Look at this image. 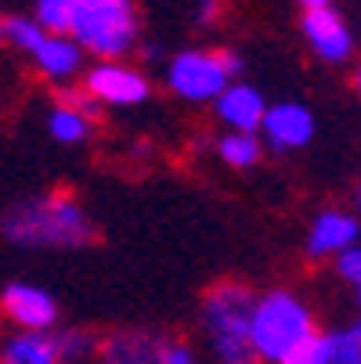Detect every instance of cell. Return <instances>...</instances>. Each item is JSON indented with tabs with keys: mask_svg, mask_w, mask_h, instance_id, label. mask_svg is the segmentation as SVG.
I'll return each instance as SVG.
<instances>
[{
	"mask_svg": "<svg viewBox=\"0 0 361 364\" xmlns=\"http://www.w3.org/2000/svg\"><path fill=\"white\" fill-rule=\"evenodd\" d=\"M217 151H221V159L235 170H246L253 163H261V141H256V134H235L228 130L221 141H217Z\"/></svg>",
	"mask_w": 361,
	"mask_h": 364,
	"instance_id": "15",
	"label": "cell"
},
{
	"mask_svg": "<svg viewBox=\"0 0 361 364\" xmlns=\"http://www.w3.org/2000/svg\"><path fill=\"white\" fill-rule=\"evenodd\" d=\"M69 4H73V0H36V15H33V22H36L43 33H51V36H66Z\"/></svg>",
	"mask_w": 361,
	"mask_h": 364,
	"instance_id": "19",
	"label": "cell"
},
{
	"mask_svg": "<svg viewBox=\"0 0 361 364\" xmlns=\"http://www.w3.org/2000/svg\"><path fill=\"white\" fill-rule=\"evenodd\" d=\"M163 343L156 332H116L98 346V364H159Z\"/></svg>",
	"mask_w": 361,
	"mask_h": 364,
	"instance_id": "11",
	"label": "cell"
},
{
	"mask_svg": "<svg viewBox=\"0 0 361 364\" xmlns=\"http://www.w3.org/2000/svg\"><path fill=\"white\" fill-rule=\"evenodd\" d=\"M47 130H51V137L62 141V144H76V141H83L90 134V119H83L80 112L58 105L55 112L47 116Z\"/></svg>",
	"mask_w": 361,
	"mask_h": 364,
	"instance_id": "16",
	"label": "cell"
},
{
	"mask_svg": "<svg viewBox=\"0 0 361 364\" xmlns=\"http://www.w3.org/2000/svg\"><path fill=\"white\" fill-rule=\"evenodd\" d=\"M300 4H303V11H322V8L333 4V0H300Z\"/></svg>",
	"mask_w": 361,
	"mask_h": 364,
	"instance_id": "26",
	"label": "cell"
},
{
	"mask_svg": "<svg viewBox=\"0 0 361 364\" xmlns=\"http://www.w3.org/2000/svg\"><path fill=\"white\" fill-rule=\"evenodd\" d=\"M307 43H311V50L329 62V65H340L350 58L354 50V36L347 29V22L333 11V8H322V11H303V22H300Z\"/></svg>",
	"mask_w": 361,
	"mask_h": 364,
	"instance_id": "8",
	"label": "cell"
},
{
	"mask_svg": "<svg viewBox=\"0 0 361 364\" xmlns=\"http://www.w3.org/2000/svg\"><path fill=\"white\" fill-rule=\"evenodd\" d=\"M217 18V0H199V22L210 26Z\"/></svg>",
	"mask_w": 361,
	"mask_h": 364,
	"instance_id": "25",
	"label": "cell"
},
{
	"mask_svg": "<svg viewBox=\"0 0 361 364\" xmlns=\"http://www.w3.org/2000/svg\"><path fill=\"white\" fill-rule=\"evenodd\" d=\"M242 58L231 50H181L167 65V87L184 101H217Z\"/></svg>",
	"mask_w": 361,
	"mask_h": 364,
	"instance_id": "5",
	"label": "cell"
},
{
	"mask_svg": "<svg viewBox=\"0 0 361 364\" xmlns=\"http://www.w3.org/2000/svg\"><path fill=\"white\" fill-rule=\"evenodd\" d=\"M224 364H253L249 357H242V360H224Z\"/></svg>",
	"mask_w": 361,
	"mask_h": 364,
	"instance_id": "28",
	"label": "cell"
},
{
	"mask_svg": "<svg viewBox=\"0 0 361 364\" xmlns=\"http://www.w3.org/2000/svg\"><path fill=\"white\" fill-rule=\"evenodd\" d=\"M83 90L98 101V105H116V109H127V105H141L148 97V80L130 69V65H120V62H101L87 73V83Z\"/></svg>",
	"mask_w": 361,
	"mask_h": 364,
	"instance_id": "6",
	"label": "cell"
},
{
	"mask_svg": "<svg viewBox=\"0 0 361 364\" xmlns=\"http://www.w3.org/2000/svg\"><path fill=\"white\" fill-rule=\"evenodd\" d=\"M51 339H55V353H58V360H62V364L83 360V357H90V353L98 350V343H94L87 332H80V328H66V332L51 336Z\"/></svg>",
	"mask_w": 361,
	"mask_h": 364,
	"instance_id": "18",
	"label": "cell"
},
{
	"mask_svg": "<svg viewBox=\"0 0 361 364\" xmlns=\"http://www.w3.org/2000/svg\"><path fill=\"white\" fill-rule=\"evenodd\" d=\"M357 205H361V188H357Z\"/></svg>",
	"mask_w": 361,
	"mask_h": 364,
	"instance_id": "30",
	"label": "cell"
},
{
	"mask_svg": "<svg viewBox=\"0 0 361 364\" xmlns=\"http://www.w3.org/2000/svg\"><path fill=\"white\" fill-rule=\"evenodd\" d=\"M311 336H315V318L293 292L275 289L256 299L253 321H249V350L261 360L278 364L286 353H293Z\"/></svg>",
	"mask_w": 361,
	"mask_h": 364,
	"instance_id": "3",
	"label": "cell"
},
{
	"mask_svg": "<svg viewBox=\"0 0 361 364\" xmlns=\"http://www.w3.org/2000/svg\"><path fill=\"white\" fill-rule=\"evenodd\" d=\"M264 137L275 151H293V148H303L307 141L315 137V116L311 109L296 105V101H282V105L268 109L264 112Z\"/></svg>",
	"mask_w": 361,
	"mask_h": 364,
	"instance_id": "9",
	"label": "cell"
},
{
	"mask_svg": "<svg viewBox=\"0 0 361 364\" xmlns=\"http://www.w3.org/2000/svg\"><path fill=\"white\" fill-rule=\"evenodd\" d=\"M354 328H357V332H361V321H357V325H354Z\"/></svg>",
	"mask_w": 361,
	"mask_h": 364,
	"instance_id": "31",
	"label": "cell"
},
{
	"mask_svg": "<svg viewBox=\"0 0 361 364\" xmlns=\"http://www.w3.org/2000/svg\"><path fill=\"white\" fill-rule=\"evenodd\" d=\"M0 364H62L47 332H19L0 343Z\"/></svg>",
	"mask_w": 361,
	"mask_h": 364,
	"instance_id": "14",
	"label": "cell"
},
{
	"mask_svg": "<svg viewBox=\"0 0 361 364\" xmlns=\"http://www.w3.org/2000/svg\"><path fill=\"white\" fill-rule=\"evenodd\" d=\"M325 364H361V332H329L325 336Z\"/></svg>",
	"mask_w": 361,
	"mask_h": 364,
	"instance_id": "17",
	"label": "cell"
},
{
	"mask_svg": "<svg viewBox=\"0 0 361 364\" xmlns=\"http://www.w3.org/2000/svg\"><path fill=\"white\" fill-rule=\"evenodd\" d=\"M350 80H354V90H357V94H361V65H357V69H354V76H350Z\"/></svg>",
	"mask_w": 361,
	"mask_h": 364,
	"instance_id": "27",
	"label": "cell"
},
{
	"mask_svg": "<svg viewBox=\"0 0 361 364\" xmlns=\"http://www.w3.org/2000/svg\"><path fill=\"white\" fill-rule=\"evenodd\" d=\"M278 364H325V336H311V339H303L293 353H286Z\"/></svg>",
	"mask_w": 361,
	"mask_h": 364,
	"instance_id": "21",
	"label": "cell"
},
{
	"mask_svg": "<svg viewBox=\"0 0 361 364\" xmlns=\"http://www.w3.org/2000/svg\"><path fill=\"white\" fill-rule=\"evenodd\" d=\"M264 112H268L264 94L249 83H228L224 94L217 97V116L235 134H256L264 123Z\"/></svg>",
	"mask_w": 361,
	"mask_h": 364,
	"instance_id": "10",
	"label": "cell"
},
{
	"mask_svg": "<svg viewBox=\"0 0 361 364\" xmlns=\"http://www.w3.org/2000/svg\"><path fill=\"white\" fill-rule=\"evenodd\" d=\"M357 296H361V282H357Z\"/></svg>",
	"mask_w": 361,
	"mask_h": 364,
	"instance_id": "32",
	"label": "cell"
},
{
	"mask_svg": "<svg viewBox=\"0 0 361 364\" xmlns=\"http://www.w3.org/2000/svg\"><path fill=\"white\" fill-rule=\"evenodd\" d=\"M256 296L242 282H221L202 296V325L224 360L249 357V321Z\"/></svg>",
	"mask_w": 361,
	"mask_h": 364,
	"instance_id": "4",
	"label": "cell"
},
{
	"mask_svg": "<svg viewBox=\"0 0 361 364\" xmlns=\"http://www.w3.org/2000/svg\"><path fill=\"white\" fill-rule=\"evenodd\" d=\"M0 36H4V18H0Z\"/></svg>",
	"mask_w": 361,
	"mask_h": 364,
	"instance_id": "29",
	"label": "cell"
},
{
	"mask_svg": "<svg viewBox=\"0 0 361 364\" xmlns=\"http://www.w3.org/2000/svg\"><path fill=\"white\" fill-rule=\"evenodd\" d=\"M66 33L101 62H120L137 43V11L130 0H73Z\"/></svg>",
	"mask_w": 361,
	"mask_h": 364,
	"instance_id": "2",
	"label": "cell"
},
{
	"mask_svg": "<svg viewBox=\"0 0 361 364\" xmlns=\"http://www.w3.org/2000/svg\"><path fill=\"white\" fill-rule=\"evenodd\" d=\"M336 271L347 278V282H361V242L357 245H350V249H343L340 256H336Z\"/></svg>",
	"mask_w": 361,
	"mask_h": 364,
	"instance_id": "23",
	"label": "cell"
},
{
	"mask_svg": "<svg viewBox=\"0 0 361 364\" xmlns=\"http://www.w3.org/2000/svg\"><path fill=\"white\" fill-rule=\"evenodd\" d=\"M4 36H8V40H11L19 50L33 55V50L40 47V40H43L47 33H43V29L33 22V18H8V22H4Z\"/></svg>",
	"mask_w": 361,
	"mask_h": 364,
	"instance_id": "20",
	"label": "cell"
},
{
	"mask_svg": "<svg viewBox=\"0 0 361 364\" xmlns=\"http://www.w3.org/2000/svg\"><path fill=\"white\" fill-rule=\"evenodd\" d=\"M357 238H361V228H357V220L350 213L325 210L311 224V235H307V252H311V256H340L343 249L357 245Z\"/></svg>",
	"mask_w": 361,
	"mask_h": 364,
	"instance_id": "12",
	"label": "cell"
},
{
	"mask_svg": "<svg viewBox=\"0 0 361 364\" xmlns=\"http://www.w3.org/2000/svg\"><path fill=\"white\" fill-rule=\"evenodd\" d=\"M58 105L62 109H73V112H80L83 119H98V112H101V105L87 94V90H58Z\"/></svg>",
	"mask_w": 361,
	"mask_h": 364,
	"instance_id": "22",
	"label": "cell"
},
{
	"mask_svg": "<svg viewBox=\"0 0 361 364\" xmlns=\"http://www.w3.org/2000/svg\"><path fill=\"white\" fill-rule=\"evenodd\" d=\"M0 310H4V318L15 321L22 332H47L58 321L55 296L40 285H26V282H15L0 292Z\"/></svg>",
	"mask_w": 361,
	"mask_h": 364,
	"instance_id": "7",
	"label": "cell"
},
{
	"mask_svg": "<svg viewBox=\"0 0 361 364\" xmlns=\"http://www.w3.org/2000/svg\"><path fill=\"white\" fill-rule=\"evenodd\" d=\"M159 364H195V353H192L188 343H181V339H167V343H163V357H159Z\"/></svg>",
	"mask_w": 361,
	"mask_h": 364,
	"instance_id": "24",
	"label": "cell"
},
{
	"mask_svg": "<svg viewBox=\"0 0 361 364\" xmlns=\"http://www.w3.org/2000/svg\"><path fill=\"white\" fill-rule=\"evenodd\" d=\"M0 231H4L8 242L29 249H80L94 242V224L87 210L66 191L19 202L15 210L4 213Z\"/></svg>",
	"mask_w": 361,
	"mask_h": 364,
	"instance_id": "1",
	"label": "cell"
},
{
	"mask_svg": "<svg viewBox=\"0 0 361 364\" xmlns=\"http://www.w3.org/2000/svg\"><path fill=\"white\" fill-rule=\"evenodd\" d=\"M33 62H36V69L47 76V80H58V83H66V80H73L76 73H80V65H83V47L76 43V40H69V36H43L40 40V47L33 50Z\"/></svg>",
	"mask_w": 361,
	"mask_h": 364,
	"instance_id": "13",
	"label": "cell"
}]
</instances>
